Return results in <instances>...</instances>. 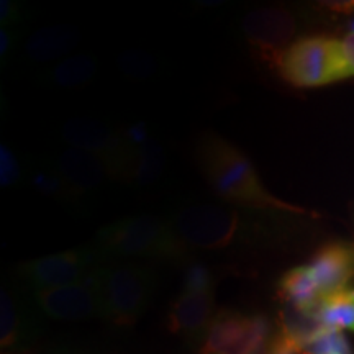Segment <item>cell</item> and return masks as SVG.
Wrapping results in <instances>:
<instances>
[{
  "label": "cell",
  "mask_w": 354,
  "mask_h": 354,
  "mask_svg": "<svg viewBox=\"0 0 354 354\" xmlns=\"http://www.w3.org/2000/svg\"><path fill=\"white\" fill-rule=\"evenodd\" d=\"M165 166V148L154 140H149L148 143L140 146V148H135L128 184L138 185V187H148L161 177Z\"/></svg>",
  "instance_id": "19"
},
{
  "label": "cell",
  "mask_w": 354,
  "mask_h": 354,
  "mask_svg": "<svg viewBox=\"0 0 354 354\" xmlns=\"http://www.w3.org/2000/svg\"><path fill=\"white\" fill-rule=\"evenodd\" d=\"M120 71L133 81H145L156 74V61L143 50H128L118 59Z\"/></svg>",
  "instance_id": "22"
},
{
  "label": "cell",
  "mask_w": 354,
  "mask_h": 354,
  "mask_svg": "<svg viewBox=\"0 0 354 354\" xmlns=\"http://www.w3.org/2000/svg\"><path fill=\"white\" fill-rule=\"evenodd\" d=\"M51 162L79 202L99 190L104 180L109 177V171L102 159L97 158L95 154L82 151V149H64V151L57 153L51 159Z\"/></svg>",
  "instance_id": "11"
},
{
  "label": "cell",
  "mask_w": 354,
  "mask_h": 354,
  "mask_svg": "<svg viewBox=\"0 0 354 354\" xmlns=\"http://www.w3.org/2000/svg\"><path fill=\"white\" fill-rule=\"evenodd\" d=\"M312 315L323 328L354 331V289L346 287L323 297Z\"/></svg>",
  "instance_id": "17"
},
{
  "label": "cell",
  "mask_w": 354,
  "mask_h": 354,
  "mask_svg": "<svg viewBox=\"0 0 354 354\" xmlns=\"http://www.w3.org/2000/svg\"><path fill=\"white\" fill-rule=\"evenodd\" d=\"M215 287L214 272L205 264H192L184 276L183 290L212 292Z\"/></svg>",
  "instance_id": "25"
},
{
  "label": "cell",
  "mask_w": 354,
  "mask_h": 354,
  "mask_svg": "<svg viewBox=\"0 0 354 354\" xmlns=\"http://www.w3.org/2000/svg\"><path fill=\"white\" fill-rule=\"evenodd\" d=\"M24 21V13H21L20 3L13 0H2L0 2V24L2 28H15Z\"/></svg>",
  "instance_id": "27"
},
{
  "label": "cell",
  "mask_w": 354,
  "mask_h": 354,
  "mask_svg": "<svg viewBox=\"0 0 354 354\" xmlns=\"http://www.w3.org/2000/svg\"><path fill=\"white\" fill-rule=\"evenodd\" d=\"M310 269L315 274L323 297L346 289L354 277V246L349 243H328L313 256Z\"/></svg>",
  "instance_id": "12"
},
{
  "label": "cell",
  "mask_w": 354,
  "mask_h": 354,
  "mask_svg": "<svg viewBox=\"0 0 354 354\" xmlns=\"http://www.w3.org/2000/svg\"><path fill=\"white\" fill-rule=\"evenodd\" d=\"M351 33H354V21L351 24Z\"/></svg>",
  "instance_id": "33"
},
{
  "label": "cell",
  "mask_w": 354,
  "mask_h": 354,
  "mask_svg": "<svg viewBox=\"0 0 354 354\" xmlns=\"http://www.w3.org/2000/svg\"><path fill=\"white\" fill-rule=\"evenodd\" d=\"M28 322L21 305L10 292L2 289L0 294V346L3 351L20 344L28 338Z\"/></svg>",
  "instance_id": "20"
},
{
  "label": "cell",
  "mask_w": 354,
  "mask_h": 354,
  "mask_svg": "<svg viewBox=\"0 0 354 354\" xmlns=\"http://www.w3.org/2000/svg\"><path fill=\"white\" fill-rule=\"evenodd\" d=\"M28 184L32 185L35 192L41 194L43 197L53 198V201L63 203V205H77L81 203L77 197L71 192V189L66 185L64 179L51 162V159L46 161H38L30 166L28 169Z\"/></svg>",
  "instance_id": "18"
},
{
  "label": "cell",
  "mask_w": 354,
  "mask_h": 354,
  "mask_svg": "<svg viewBox=\"0 0 354 354\" xmlns=\"http://www.w3.org/2000/svg\"><path fill=\"white\" fill-rule=\"evenodd\" d=\"M272 338L271 322L264 315H253L250 338L241 354H269Z\"/></svg>",
  "instance_id": "23"
},
{
  "label": "cell",
  "mask_w": 354,
  "mask_h": 354,
  "mask_svg": "<svg viewBox=\"0 0 354 354\" xmlns=\"http://www.w3.org/2000/svg\"><path fill=\"white\" fill-rule=\"evenodd\" d=\"M99 61L91 55H74L57 61L46 73V82L61 88H76L97 76Z\"/></svg>",
  "instance_id": "16"
},
{
  "label": "cell",
  "mask_w": 354,
  "mask_h": 354,
  "mask_svg": "<svg viewBox=\"0 0 354 354\" xmlns=\"http://www.w3.org/2000/svg\"><path fill=\"white\" fill-rule=\"evenodd\" d=\"M269 354H302V343L284 330H279V333L272 338Z\"/></svg>",
  "instance_id": "26"
},
{
  "label": "cell",
  "mask_w": 354,
  "mask_h": 354,
  "mask_svg": "<svg viewBox=\"0 0 354 354\" xmlns=\"http://www.w3.org/2000/svg\"><path fill=\"white\" fill-rule=\"evenodd\" d=\"M24 177L21 165L15 153L6 145L0 146V185L12 187Z\"/></svg>",
  "instance_id": "24"
},
{
  "label": "cell",
  "mask_w": 354,
  "mask_h": 354,
  "mask_svg": "<svg viewBox=\"0 0 354 354\" xmlns=\"http://www.w3.org/2000/svg\"><path fill=\"white\" fill-rule=\"evenodd\" d=\"M35 302L44 315L61 322L102 318L100 268L76 284L35 292Z\"/></svg>",
  "instance_id": "8"
},
{
  "label": "cell",
  "mask_w": 354,
  "mask_h": 354,
  "mask_svg": "<svg viewBox=\"0 0 354 354\" xmlns=\"http://www.w3.org/2000/svg\"><path fill=\"white\" fill-rule=\"evenodd\" d=\"M122 133L133 148H140V146H143L145 143H148V141L151 140L148 135V127H146L145 123H135V125H130L128 128H125Z\"/></svg>",
  "instance_id": "29"
},
{
  "label": "cell",
  "mask_w": 354,
  "mask_h": 354,
  "mask_svg": "<svg viewBox=\"0 0 354 354\" xmlns=\"http://www.w3.org/2000/svg\"><path fill=\"white\" fill-rule=\"evenodd\" d=\"M302 354H351V348L342 331L320 328L304 343Z\"/></svg>",
  "instance_id": "21"
},
{
  "label": "cell",
  "mask_w": 354,
  "mask_h": 354,
  "mask_svg": "<svg viewBox=\"0 0 354 354\" xmlns=\"http://www.w3.org/2000/svg\"><path fill=\"white\" fill-rule=\"evenodd\" d=\"M277 68L287 82L297 87H318L342 81L339 41L326 37L300 38L282 53Z\"/></svg>",
  "instance_id": "5"
},
{
  "label": "cell",
  "mask_w": 354,
  "mask_h": 354,
  "mask_svg": "<svg viewBox=\"0 0 354 354\" xmlns=\"http://www.w3.org/2000/svg\"><path fill=\"white\" fill-rule=\"evenodd\" d=\"M279 297L304 313H313L323 295L310 266H299L290 269L279 281Z\"/></svg>",
  "instance_id": "15"
},
{
  "label": "cell",
  "mask_w": 354,
  "mask_h": 354,
  "mask_svg": "<svg viewBox=\"0 0 354 354\" xmlns=\"http://www.w3.org/2000/svg\"><path fill=\"white\" fill-rule=\"evenodd\" d=\"M19 38H17V32L13 28H2L0 30V57L2 61L8 57L17 48Z\"/></svg>",
  "instance_id": "30"
},
{
  "label": "cell",
  "mask_w": 354,
  "mask_h": 354,
  "mask_svg": "<svg viewBox=\"0 0 354 354\" xmlns=\"http://www.w3.org/2000/svg\"><path fill=\"white\" fill-rule=\"evenodd\" d=\"M253 325V315H243L234 310L215 313L209 331L202 342L201 354H241Z\"/></svg>",
  "instance_id": "13"
},
{
  "label": "cell",
  "mask_w": 354,
  "mask_h": 354,
  "mask_svg": "<svg viewBox=\"0 0 354 354\" xmlns=\"http://www.w3.org/2000/svg\"><path fill=\"white\" fill-rule=\"evenodd\" d=\"M105 256L92 248H76L43 258L26 261L19 266V274L35 292L76 284L100 268Z\"/></svg>",
  "instance_id": "7"
},
{
  "label": "cell",
  "mask_w": 354,
  "mask_h": 354,
  "mask_svg": "<svg viewBox=\"0 0 354 354\" xmlns=\"http://www.w3.org/2000/svg\"><path fill=\"white\" fill-rule=\"evenodd\" d=\"M79 30L74 25H51L38 30L25 43V53L35 63H51L61 59L76 48ZM68 57V56H66Z\"/></svg>",
  "instance_id": "14"
},
{
  "label": "cell",
  "mask_w": 354,
  "mask_h": 354,
  "mask_svg": "<svg viewBox=\"0 0 354 354\" xmlns=\"http://www.w3.org/2000/svg\"><path fill=\"white\" fill-rule=\"evenodd\" d=\"M97 250L105 258H148L179 261L187 254L171 220L159 216H127L99 230Z\"/></svg>",
  "instance_id": "2"
},
{
  "label": "cell",
  "mask_w": 354,
  "mask_h": 354,
  "mask_svg": "<svg viewBox=\"0 0 354 354\" xmlns=\"http://www.w3.org/2000/svg\"><path fill=\"white\" fill-rule=\"evenodd\" d=\"M59 133L61 140L69 148L82 149L100 158L110 179L128 183L135 148L125 140L123 133L88 118H71L61 127Z\"/></svg>",
  "instance_id": "6"
},
{
  "label": "cell",
  "mask_w": 354,
  "mask_h": 354,
  "mask_svg": "<svg viewBox=\"0 0 354 354\" xmlns=\"http://www.w3.org/2000/svg\"><path fill=\"white\" fill-rule=\"evenodd\" d=\"M295 33V20L284 8L264 7L251 10L243 19V35L264 59L277 64L287 43Z\"/></svg>",
  "instance_id": "9"
},
{
  "label": "cell",
  "mask_w": 354,
  "mask_h": 354,
  "mask_svg": "<svg viewBox=\"0 0 354 354\" xmlns=\"http://www.w3.org/2000/svg\"><path fill=\"white\" fill-rule=\"evenodd\" d=\"M2 354H17V353H12V351H3Z\"/></svg>",
  "instance_id": "32"
},
{
  "label": "cell",
  "mask_w": 354,
  "mask_h": 354,
  "mask_svg": "<svg viewBox=\"0 0 354 354\" xmlns=\"http://www.w3.org/2000/svg\"><path fill=\"white\" fill-rule=\"evenodd\" d=\"M215 317V295L212 292L180 290L166 317V328L189 342H203Z\"/></svg>",
  "instance_id": "10"
},
{
  "label": "cell",
  "mask_w": 354,
  "mask_h": 354,
  "mask_svg": "<svg viewBox=\"0 0 354 354\" xmlns=\"http://www.w3.org/2000/svg\"><path fill=\"white\" fill-rule=\"evenodd\" d=\"M328 6V8L335 12H343V13H349L354 10V2H331V3H325Z\"/></svg>",
  "instance_id": "31"
},
{
  "label": "cell",
  "mask_w": 354,
  "mask_h": 354,
  "mask_svg": "<svg viewBox=\"0 0 354 354\" xmlns=\"http://www.w3.org/2000/svg\"><path fill=\"white\" fill-rule=\"evenodd\" d=\"M343 61V79L354 76V33H349L339 41Z\"/></svg>",
  "instance_id": "28"
},
{
  "label": "cell",
  "mask_w": 354,
  "mask_h": 354,
  "mask_svg": "<svg viewBox=\"0 0 354 354\" xmlns=\"http://www.w3.org/2000/svg\"><path fill=\"white\" fill-rule=\"evenodd\" d=\"M171 221L187 248L198 250H228L251 243L258 234V225L251 216L223 207H184Z\"/></svg>",
  "instance_id": "3"
},
{
  "label": "cell",
  "mask_w": 354,
  "mask_h": 354,
  "mask_svg": "<svg viewBox=\"0 0 354 354\" xmlns=\"http://www.w3.org/2000/svg\"><path fill=\"white\" fill-rule=\"evenodd\" d=\"M102 318L110 325H135L151 302L156 274L138 264L100 268Z\"/></svg>",
  "instance_id": "4"
},
{
  "label": "cell",
  "mask_w": 354,
  "mask_h": 354,
  "mask_svg": "<svg viewBox=\"0 0 354 354\" xmlns=\"http://www.w3.org/2000/svg\"><path fill=\"white\" fill-rule=\"evenodd\" d=\"M197 156L203 177L223 201L254 210H295L274 197L261 183L253 162L246 154L221 136H203Z\"/></svg>",
  "instance_id": "1"
}]
</instances>
